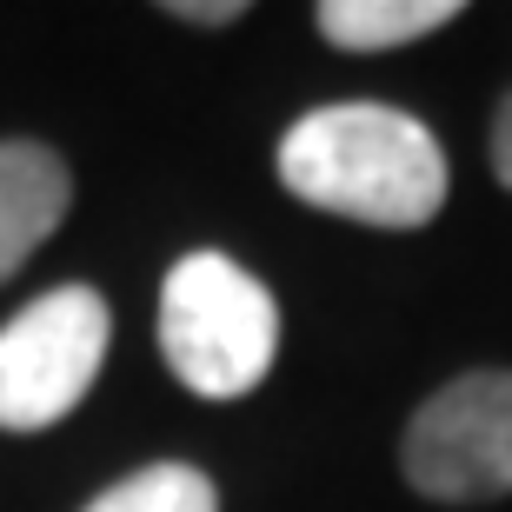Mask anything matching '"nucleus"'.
<instances>
[{"mask_svg":"<svg viewBox=\"0 0 512 512\" xmlns=\"http://www.w3.org/2000/svg\"><path fill=\"white\" fill-rule=\"evenodd\" d=\"M80 512H220V486L187 459H153L100 499H87Z\"/></svg>","mask_w":512,"mask_h":512,"instance_id":"7","label":"nucleus"},{"mask_svg":"<svg viewBox=\"0 0 512 512\" xmlns=\"http://www.w3.org/2000/svg\"><path fill=\"white\" fill-rule=\"evenodd\" d=\"M160 353L173 380L200 399H247L273 373L280 306L227 253H180L160 280Z\"/></svg>","mask_w":512,"mask_h":512,"instance_id":"2","label":"nucleus"},{"mask_svg":"<svg viewBox=\"0 0 512 512\" xmlns=\"http://www.w3.org/2000/svg\"><path fill=\"white\" fill-rule=\"evenodd\" d=\"M280 187L293 200L380 233H413L446 207V147L433 127L386 100H333L286 127Z\"/></svg>","mask_w":512,"mask_h":512,"instance_id":"1","label":"nucleus"},{"mask_svg":"<svg viewBox=\"0 0 512 512\" xmlns=\"http://www.w3.org/2000/svg\"><path fill=\"white\" fill-rule=\"evenodd\" d=\"M399 479L433 506H493L512 493V373L473 366L419 399L399 433Z\"/></svg>","mask_w":512,"mask_h":512,"instance_id":"4","label":"nucleus"},{"mask_svg":"<svg viewBox=\"0 0 512 512\" xmlns=\"http://www.w3.org/2000/svg\"><path fill=\"white\" fill-rule=\"evenodd\" d=\"M320 34L346 54H393L459 20V0H320Z\"/></svg>","mask_w":512,"mask_h":512,"instance_id":"6","label":"nucleus"},{"mask_svg":"<svg viewBox=\"0 0 512 512\" xmlns=\"http://www.w3.org/2000/svg\"><path fill=\"white\" fill-rule=\"evenodd\" d=\"M114 313L94 286H54L0 326V433H47L94 393Z\"/></svg>","mask_w":512,"mask_h":512,"instance_id":"3","label":"nucleus"},{"mask_svg":"<svg viewBox=\"0 0 512 512\" xmlns=\"http://www.w3.org/2000/svg\"><path fill=\"white\" fill-rule=\"evenodd\" d=\"M74 207V173L40 140H0V286L54 240V227Z\"/></svg>","mask_w":512,"mask_h":512,"instance_id":"5","label":"nucleus"},{"mask_svg":"<svg viewBox=\"0 0 512 512\" xmlns=\"http://www.w3.org/2000/svg\"><path fill=\"white\" fill-rule=\"evenodd\" d=\"M167 14L187 27H233V20H247V0H167Z\"/></svg>","mask_w":512,"mask_h":512,"instance_id":"8","label":"nucleus"},{"mask_svg":"<svg viewBox=\"0 0 512 512\" xmlns=\"http://www.w3.org/2000/svg\"><path fill=\"white\" fill-rule=\"evenodd\" d=\"M486 147H493V173H499V187L512 193V87H506V100L493 107V140H486Z\"/></svg>","mask_w":512,"mask_h":512,"instance_id":"9","label":"nucleus"}]
</instances>
